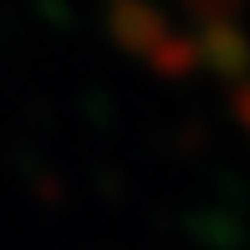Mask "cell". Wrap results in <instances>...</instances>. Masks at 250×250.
Masks as SVG:
<instances>
[{
    "mask_svg": "<svg viewBox=\"0 0 250 250\" xmlns=\"http://www.w3.org/2000/svg\"><path fill=\"white\" fill-rule=\"evenodd\" d=\"M108 30H113V40L123 49L143 54L147 64L172 40V25H167V15L152 5V0H113V5H108Z\"/></svg>",
    "mask_w": 250,
    "mask_h": 250,
    "instance_id": "obj_1",
    "label": "cell"
},
{
    "mask_svg": "<svg viewBox=\"0 0 250 250\" xmlns=\"http://www.w3.org/2000/svg\"><path fill=\"white\" fill-rule=\"evenodd\" d=\"M196 59H201L216 79H226V83H250V40H245V30H240L235 20H226V25H201V35H196Z\"/></svg>",
    "mask_w": 250,
    "mask_h": 250,
    "instance_id": "obj_2",
    "label": "cell"
},
{
    "mask_svg": "<svg viewBox=\"0 0 250 250\" xmlns=\"http://www.w3.org/2000/svg\"><path fill=\"white\" fill-rule=\"evenodd\" d=\"M187 10H191L201 25H226V20H235L240 0H187Z\"/></svg>",
    "mask_w": 250,
    "mask_h": 250,
    "instance_id": "obj_3",
    "label": "cell"
}]
</instances>
